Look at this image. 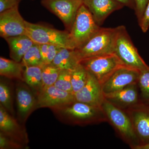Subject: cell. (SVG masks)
Returning a JSON list of instances; mask_svg holds the SVG:
<instances>
[{"mask_svg": "<svg viewBox=\"0 0 149 149\" xmlns=\"http://www.w3.org/2000/svg\"><path fill=\"white\" fill-rule=\"evenodd\" d=\"M45 8L57 17L70 31L78 10L83 5V0H41Z\"/></svg>", "mask_w": 149, "mask_h": 149, "instance_id": "obj_8", "label": "cell"}, {"mask_svg": "<svg viewBox=\"0 0 149 149\" xmlns=\"http://www.w3.org/2000/svg\"><path fill=\"white\" fill-rule=\"evenodd\" d=\"M132 121L139 146L149 144V106L140 103L125 110Z\"/></svg>", "mask_w": 149, "mask_h": 149, "instance_id": "obj_11", "label": "cell"}, {"mask_svg": "<svg viewBox=\"0 0 149 149\" xmlns=\"http://www.w3.org/2000/svg\"><path fill=\"white\" fill-rule=\"evenodd\" d=\"M140 72L138 70L125 65L118 68L101 85L104 95L137 84Z\"/></svg>", "mask_w": 149, "mask_h": 149, "instance_id": "obj_10", "label": "cell"}, {"mask_svg": "<svg viewBox=\"0 0 149 149\" xmlns=\"http://www.w3.org/2000/svg\"><path fill=\"white\" fill-rule=\"evenodd\" d=\"M137 149H149V144L138 147Z\"/></svg>", "mask_w": 149, "mask_h": 149, "instance_id": "obj_34", "label": "cell"}, {"mask_svg": "<svg viewBox=\"0 0 149 149\" xmlns=\"http://www.w3.org/2000/svg\"><path fill=\"white\" fill-rule=\"evenodd\" d=\"M39 45L43 63L45 64L52 63L57 54L61 48L54 45L48 44Z\"/></svg>", "mask_w": 149, "mask_h": 149, "instance_id": "obj_26", "label": "cell"}, {"mask_svg": "<svg viewBox=\"0 0 149 149\" xmlns=\"http://www.w3.org/2000/svg\"><path fill=\"white\" fill-rule=\"evenodd\" d=\"M24 82L37 95L42 88V70L41 66H31L24 67Z\"/></svg>", "mask_w": 149, "mask_h": 149, "instance_id": "obj_21", "label": "cell"}, {"mask_svg": "<svg viewBox=\"0 0 149 149\" xmlns=\"http://www.w3.org/2000/svg\"><path fill=\"white\" fill-rule=\"evenodd\" d=\"M85 69L102 85L118 68L124 64L114 54L95 56L80 61Z\"/></svg>", "mask_w": 149, "mask_h": 149, "instance_id": "obj_7", "label": "cell"}, {"mask_svg": "<svg viewBox=\"0 0 149 149\" xmlns=\"http://www.w3.org/2000/svg\"><path fill=\"white\" fill-rule=\"evenodd\" d=\"M24 67L27 66H41L43 63L39 45L34 44L25 54L21 62Z\"/></svg>", "mask_w": 149, "mask_h": 149, "instance_id": "obj_25", "label": "cell"}, {"mask_svg": "<svg viewBox=\"0 0 149 149\" xmlns=\"http://www.w3.org/2000/svg\"><path fill=\"white\" fill-rule=\"evenodd\" d=\"M38 109H52L75 101L74 94L63 91L54 85L42 89L37 95Z\"/></svg>", "mask_w": 149, "mask_h": 149, "instance_id": "obj_14", "label": "cell"}, {"mask_svg": "<svg viewBox=\"0 0 149 149\" xmlns=\"http://www.w3.org/2000/svg\"><path fill=\"white\" fill-rule=\"evenodd\" d=\"M80 63L74 49L61 48L52 63L61 70L72 71Z\"/></svg>", "mask_w": 149, "mask_h": 149, "instance_id": "obj_19", "label": "cell"}, {"mask_svg": "<svg viewBox=\"0 0 149 149\" xmlns=\"http://www.w3.org/2000/svg\"><path fill=\"white\" fill-rule=\"evenodd\" d=\"M71 71L68 70H61L57 80L54 85L63 91L72 92L71 84Z\"/></svg>", "mask_w": 149, "mask_h": 149, "instance_id": "obj_28", "label": "cell"}, {"mask_svg": "<svg viewBox=\"0 0 149 149\" xmlns=\"http://www.w3.org/2000/svg\"><path fill=\"white\" fill-rule=\"evenodd\" d=\"M51 109L59 120L68 125L82 126L107 121L102 108L76 100Z\"/></svg>", "mask_w": 149, "mask_h": 149, "instance_id": "obj_1", "label": "cell"}, {"mask_svg": "<svg viewBox=\"0 0 149 149\" xmlns=\"http://www.w3.org/2000/svg\"><path fill=\"white\" fill-rule=\"evenodd\" d=\"M139 24L143 32L146 33L148 31L149 28V0L143 15Z\"/></svg>", "mask_w": 149, "mask_h": 149, "instance_id": "obj_31", "label": "cell"}, {"mask_svg": "<svg viewBox=\"0 0 149 149\" xmlns=\"http://www.w3.org/2000/svg\"><path fill=\"white\" fill-rule=\"evenodd\" d=\"M116 1H117L124 6H126L133 9H135L134 0H116Z\"/></svg>", "mask_w": 149, "mask_h": 149, "instance_id": "obj_33", "label": "cell"}, {"mask_svg": "<svg viewBox=\"0 0 149 149\" xmlns=\"http://www.w3.org/2000/svg\"><path fill=\"white\" fill-rule=\"evenodd\" d=\"M74 95L77 101L101 108L105 99L101 85L89 72L86 84Z\"/></svg>", "mask_w": 149, "mask_h": 149, "instance_id": "obj_15", "label": "cell"}, {"mask_svg": "<svg viewBox=\"0 0 149 149\" xmlns=\"http://www.w3.org/2000/svg\"><path fill=\"white\" fill-rule=\"evenodd\" d=\"M25 20L19 11L18 6L0 13V36L4 39L25 35Z\"/></svg>", "mask_w": 149, "mask_h": 149, "instance_id": "obj_12", "label": "cell"}, {"mask_svg": "<svg viewBox=\"0 0 149 149\" xmlns=\"http://www.w3.org/2000/svg\"><path fill=\"white\" fill-rule=\"evenodd\" d=\"M17 81L15 85L17 119L24 125L29 116L38 109L37 95L24 82Z\"/></svg>", "mask_w": 149, "mask_h": 149, "instance_id": "obj_9", "label": "cell"}, {"mask_svg": "<svg viewBox=\"0 0 149 149\" xmlns=\"http://www.w3.org/2000/svg\"><path fill=\"white\" fill-rule=\"evenodd\" d=\"M13 92L10 85L5 80L0 82V105L15 116L13 107Z\"/></svg>", "mask_w": 149, "mask_h": 149, "instance_id": "obj_22", "label": "cell"}, {"mask_svg": "<svg viewBox=\"0 0 149 149\" xmlns=\"http://www.w3.org/2000/svg\"><path fill=\"white\" fill-rule=\"evenodd\" d=\"M102 108L107 121L114 128L121 139L132 148L139 146L130 116L124 110L116 106L105 98Z\"/></svg>", "mask_w": 149, "mask_h": 149, "instance_id": "obj_3", "label": "cell"}, {"mask_svg": "<svg viewBox=\"0 0 149 149\" xmlns=\"http://www.w3.org/2000/svg\"><path fill=\"white\" fill-rule=\"evenodd\" d=\"M5 40L9 48L11 58L18 62H21L25 54L35 44L26 34L8 37Z\"/></svg>", "mask_w": 149, "mask_h": 149, "instance_id": "obj_18", "label": "cell"}, {"mask_svg": "<svg viewBox=\"0 0 149 149\" xmlns=\"http://www.w3.org/2000/svg\"><path fill=\"white\" fill-rule=\"evenodd\" d=\"M24 67L21 62L0 58V74L3 77L24 82Z\"/></svg>", "mask_w": 149, "mask_h": 149, "instance_id": "obj_20", "label": "cell"}, {"mask_svg": "<svg viewBox=\"0 0 149 149\" xmlns=\"http://www.w3.org/2000/svg\"><path fill=\"white\" fill-rule=\"evenodd\" d=\"M117 27L102 28L93 35L83 46L75 49L80 61L83 59L95 56L114 54L115 40Z\"/></svg>", "mask_w": 149, "mask_h": 149, "instance_id": "obj_2", "label": "cell"}, {"mask_svg": "<svg viewBox=\"0 0 149 149\" xmlns=\"http://www.w3.org/2000/svg\"><path fill=\"white\" fill-rule=\"evenodd\" d=\"M137 84L129 85L116 92L104 95L105 98L116 106L125 110L140 103Z\"/></svg>", "mask_w": 149, "mask_h": 149, "instance_id": "obj_17", "label": "cell"}, {"mask_svg": "<svg viewBox=\"0 0 149 149\" xmlns=\"http://www.w3.org/2000/svg\"><path fill=\"white\" fill-rule=\"evenodd\" d=\"M148 1L149 0H134L135 5L134 10L139 24L143 17Z\"/></svg>", "mask_w": 149, "mask_h": 149, "instance_id": "obj_30", "label": "cell"}, {"mask_svg": "<svg viewBox=\"0 0 149 149\" xmlns=\"http://www.w3.org/2000/svg\"><path fill=\"white\" fill-rule=\"evenodd\" d=\"M137 84L142 98L145 101L149 102V67L140 72Z\"/></svg>", "mask_w": 149, "mask_h": 149, "instance_id": "obj_27", "label": "cell"}, {"mask_svg": "<svg viewBox=\"0 0 149 149\" xmlns=\"http://www.w3.org/2000/svg\"><path fill=\"white\" fill-rule=\"evenodd\" d=\"M100 27L90 11L83 4L78 10L69 32L70 40L74 49L87 42Z\"/></svg>", "mask_w": 149, "mask_h": 149, "instance_id": "obj_6", "label": "cell"}, {"mask_svg": "<svg viewBox=\"0 0 149 149\" xmlns=\"http://www.w3.org/2000/svg\"><path fill=\"white\" fill-rule=\"evenodd\" d=\"M25 34L37 45L48 44L74 49L68 31H61L42 24L25 21Z\"/></svg>", "mask_w": 149, "mask_h": 149, "instance_id": "obj_4", "label": "cell"}, {"mask_svg": "<svg viewBox=\"0 0 149 149\" xmlns=\"http://www.w3.org/2000/svg\"><path fill=\"white\" fill-rule=\"evenodd\" d=\"M114 54L125 66L141 71L149 67L133 45L125 26L117 27Z\"/></svg>", "mask_w": 149, "mask_h": 149, "instance_id": "obj_5", "label": "cell"}, {"mask_svg": "<svg viewBox=\"0 0 149 149\" xmlns=\"http://www.w3.org/2000/svg\"><path fill=\"white\" fill-rule=\"evenodd\" d=\"M41 68L42 79V89L54 85L61 70L52 63L43 64Z\"/></svg>", "mask_w": 149, "mask_h": 149, "instance_id": "obj_24", "label": "cell"}, {"mask_svg": "<svg viewBox=\"0 0 149 149\" xmlns=\"http://www.w3.org/2000/svg\"><path fill=\"white\" fill-rule=\"evenodd\" d=\"M20 0H0V13L19 6Z\"/></svg>", "mask_w": 149, "mask_h": 149, "instance_id": "obj_32", "label": "cell"}, {"mask_svg": "<svg viewBox=\"0 0 149 149\" xmlns=\"http://www.w3.org/2000/svg\"><path fill=\"white\" fill-rule=\"evenodd\" d=\"M88 77V71L80 63L71 71L72 92L75 94L85 86Z\"/></svg>", "mask_w": 149, "mask_h": 149, "instance_id": "obj_23", "label": "cell"}, {"mask_svg": "<svg viewBox=\"0 0 149 149\" xmlns=\"http://www.w3.org/2000/svg\"><path fill=\"white\" fill-rule=\"evenodd\" d=\"M29 147L9 138L8 136L0 133V149H24Z\"/></svg>", "mask_w": 149, "mask_h": 149, "instance_id": "obj_29", "label": "cell"}, {"mask_svg": "<svg viewBox=\"0 0 149 149\" xmlns=\"http://www.w3.org/2000/svg\"><path fill=\"white\" fill-rule=\"evenodd\" d=\"M99 26L110 15L122 8L124 6L116 0H83Z\"/></svg>", "mask_w": 149, "mask_h": 149, "instance_id": "obj_16", "label": "cell"}, {"mask_svg": "<svg viewBox=\"0 0 149 149\" xmlns=\"http://www.w3.org/2000/svg\"><path fill=\"white\" fill-rule=\"evenodd\" d=\"M0 133L27 147L29 140L24 125L0 105Z\"/></svg>", "mask_w": 149, "mask_h": 149, "instance_id": "obj_13", "label": "cell"}]
</instances>
